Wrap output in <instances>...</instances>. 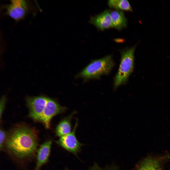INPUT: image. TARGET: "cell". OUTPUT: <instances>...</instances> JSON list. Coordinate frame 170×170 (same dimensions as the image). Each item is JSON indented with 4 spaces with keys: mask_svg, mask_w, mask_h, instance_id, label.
<instances>
[{
    "mask_svg": "<svg viewBox=\"0 0 170 170\" xmlns=\"http://www.w3.org/2000/svg\"><path fill=\"white\" fill-rule=\"evenodd\" d=\"M37 136L32 129L21 127L14 129L6 141L8 150L13 156L21 159L30 157L37 150Z\"/></svg>",
    "mask_w": 170,
    "mask_h": 170,
    "instance_id": "cell-1",
    "label": "cell"
},
{
    "mask_svg": "<svg viewBox=\"0 0 170 170\" xmlns=\"http://www.w3.org/2000/svg\"><path fill=\"white\" fill-rule=\"evenodd\" d=\"M135 48V46H134L132 47L126 48L120 51V62L114 79V89L126 83L133 72Z\"/></svg>",
    "mask_w": 170,
    "mask_h": 170,
    "instance_id": "cell-2",
    "label": "cell"
},
{
    "mask_svg": "<svg viewBox=\"0 0 170 170\" xmlns=\"http://www.w3.org/2000/svg\"><path fill=\"white\" fill-rule=\"evenodd\" d=\"M114 63L111 55L92 61L80 73V76L85 79L99 78L109 73Z\"/></svg>",
    "mask_w": 170,
    "mask_h": 170,
    "instance_id": "cell-3",
    "label": "cell"
},
{
    "mask_svg": "<svg viewBox=\"0 0 170 170\" xmlns=\"http://www.w3.org/2000/svg\"><path fill=\"white\" fill-rule=\"evenodd\" d=\"M76 122L73 131L60 137L55 142L58 145L68 151L76 154L79 152L82 145L77 140L75 132L77 125Z\"/></svg>",
    "mask_w": 170,
    "mask_h": 170,
    "instance_id": "cell-4",
    "label": "cell"
},
{
    "mask_svg": "<svg viewBox=\"0 0 170 170\" xmlns=\"http://www.w3.org/2000/svg\"><path fill=\"white\" fill-rule=\"evenodd\" d=\"M66 110V107L48 98L40 121L43 123L46 128H49L52 118L55 115L64 112Z\"/></svg>",
    "mask_w": 170,
    "mask_h": 170,
    "instance_id": "cell-5",
    "label": "cell"
},
{
    "mask_svg": "<svg viewBox=\"0 0 170 170\" xmlns=\"http://www.w3.org/2000/svg\"><path fill=\"white\" fill-rule=\"evenodd\" d=\"M48 98L40 96L30 97L27 100L29 115L34 120H40Z\"/></svg>",
    "mask_w": 170,
    "mask_h": 170,
    "instance_id": "cell-6",
    "label": "cell"
},
{
    "mask_svg": "<svg viewBox=\"0 0 170 170\" xmlns=\"http://www.w3.org/2000/svg\"><path fill=\"white\" fill-rule=\"evenodd\" d=\"M27 2L24 0H12L7 7V12L12 18L16 20L22 18L28 10Z\"/></svg>",
    "mask_w": 170,
    "mask_h": 170,
    "instance_id": "cell-7",
    "label": "cell"
},
{
    "mask_svg": "<svg viewBox=\"0 0 170 170\" xmlns=\"http://www.w3.org/2000/svg\"><path fill=\"white\" fill-rule=\"evenodd\" d=\"M89 22L98 30L102 31L112 27L111 18L108 10L91 17Z\"/></svg>",
    "mask_w": 170,
    "mask_h": 170,
    "instance_id": "cell-8",
    "label": "cell"
},
{
    "mask_svg": "<svg viewBox=\"0 0 170 170\" xmlns=\"http://www.w3.org/2000/svg\"><path fill=\"white\" fill-rule=\"evenodd\" d=\"M52 141L49 140L40 145L37 150V162L35 170H40L48 160L50 153Z\"/></svg>",
    "mask_w": 170,
    "mask_h": 170,
    "instance_id": "cell-9",
    "label": "cell"
},
{
    "mask_svg": "<svg viewBox=\"0 0 170 170\" xmlns=\"http://www.w3.org/2000/svg\"><path fill=\"white\" fill-rule=\"evenodd\" d=\"M112 27L120 30L127 26V20L123 13L121 11L109 10Z\"/></svg>",
    "mask_w": 170,
    "mask_h": 170,
    "instance_id": "cell-10",
    "label": "cell"
},
{
    "mask_svg": "<svg viewBox=\"0 0 170 170\" xmlns=\"http://www.w3.org/2000/svg\"><path fill=\"white\" fill-rule=\"evenodd\" d=\"M71 130V125L69 117L64 119L58 123L55 132L56 136L60 137L69 133Z\"/></svg>",
    "mask_w": 170,
    "mask_h": 170,
    "instance_id": "cell-11",
    "label": "cell"
},
{
    "mask_svg": "<svg viewBox=\"0 0 170 170\" xmlns=\"http://www.w3.org/2000/svg\"><path fill=\"white\" fill-rule=\"evenodd\" d=\"M107 4L110 8L116 10L132 11L129 2L127 0H109Z\"/></svg>",
    "mask_w": 170,
    "mask_h": 170,
    "instance_id": "cell-12",
    "label": "cell"
},
{
    "mask_svg": "<svg viewBox=\"0 0 170 170\" xmlns=\"http://www.w3.org/2000/svg\"><path fill=\"white\" fill-rule=\"evenodd\" d=\"M153 159L150 157L145 158L138 165L136 170H150Z\"/></svg>",
    "mask_w": 170,
    "mask_h": 170,
    "instance_id": "cell-13",
    "label": "cell"
},
{
    "mask_svg": "<svg viewBox=\"0 0 170 170\" xmlns=\"http://www.w3.org/2000/svg\"><path fill=\"white\" fill-rule=\"evenodd\" d=\"M6 137L5 132L2 129H0V149H2Z\"/></svg>",
    "mask_w": 170,
    "mask_h": 170,
    "instance_id": "cell-14",
    "label": "cell"
},
{
    "mask_svg": "<svg viewBox=\"0 0 170 170\" xmlns=\"http://www.w3.org/2000/svg\"><path fill=\"white\" fill-rule=\"evenodd\" d=\"M159 160L156 159L151 170H162Z\"/></svg>",
    "mask_w": 170,
    "mask_h": 170,
    "instance_id": "cell-15",
    "label": "cell"
},
{
    "mask_svg": "<svg viewBox=\"0 0 170 170\" xmlns=\"http://www.w3.org/2000/svg\"><path fill=\"white\" fill-rule=\"evenodd\" d=\"M5 102V98L4 97H3L1 100L0 103V119L4 109Z\"/></svg>",
    "mask_w": 170,
    "mask_h": 170,
    "instance_id": "cell-16",
    "label": "cell"
},
{
    "mask_svg": "<svg viewBox=\"0 0 170 170\" xmlns=\"http://www.w3.org/2000/svg\"><path fill=\"white\" fill-rule=\"evenodd\" d=\"M89 170H104L99 167L96 164H95Z\"/></svg>",
    "mask_w": 170,
    "mask_h": 170,
    "instance_id": "cell-17",
    "label": "cell"
},
{
    "mask_svg": "<svg viewBox=\"0 0 170 170\" xmlns=\"http://www.w3.org/2000/svg\"></svg>",
    "mask_w": 170,
    "mask_h": 170,
    "instance_id": "cell-18",
    "label": "cell"
}]
</instances>
